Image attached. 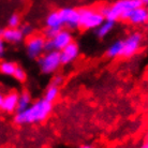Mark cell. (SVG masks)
<instances>
[{
    "label": "cell",
    "mask_w": 148,
    "mask_h": 148,
    "mask_svg": "<svg viewBox=\"0 0 148 148\" xmlns=\"http://www.w3.org/2000/svg\"><path fill=\"white\" fill-rule=\"evenodd\" d=\"M49 40L52 41L54 51L60 52L62 48H64L67 45L70 44L71 42H73V36L69 30L61 29L55 37L53 39H49Z\"/></svg>",
    "instance_id": "9c48e42d"
},
{
    "label": "cell",
    "mask_w": 148,
    "mask_h": 148,
    "mask_svg": "<svg viewBox=\"0 0 148 148\" xmlns=\"http://www.w3.org/2000/svg\"><path fill=\"white\" fill-rule=\"evenodd\" d=\"M59 14L63 26L71 29H76L79 27V10L74 8H62L61 10H59Z\"/></svg>",
    "instance_id": "52a82bcc"
},
{
    "label": "cell",
    "mask_w": 148,
    "mask_h": 148,
    "mask_svg": "<svg viewBox=\"0 0 148 148\" xmlns=\"http://www.w3.org/2000/svg\"><path fill=\"white\" fill-rule=\"evenodd\" d=\"M3 97L2 96V93H0V106H1V103H2V101H3Z\"/></svg>",
    "instance_id": "83f0119b"
},
{
    "label": "cell",
    "mask_w": 148,
    "mask_h": 148,
    "mask_svg": "<svg viewBox=\"0 0 148 148\" xmlns=\"http://www.w3.org/2000/svg\"><path fill=\"white\" fill-rule=\"evenodd\" d=\"M63 82V77L62 75H60V74H57L55 75L54 77H53V81L51 83V85H54V86H57V87H60V85L62 84Z\"/></svg>",
    "instance_id": "603a6c76"
},
{
    "label": "cell",
    "mask_w": 148,
    "mask_h": 148,
    "mask_svg": "<svg viewBox=\"0 0 148 148\" xmlns=\"http://www.w3.org/2000/svg\"><path fill=\"white\" fill-rule=\"evenodd\" d=\"M141 2L144 7H148V0H141Z\"/></svg>",
    "instance_id": "d4e9b609"
},
{
    "label": "cell",
    "mask_w": 148,
    "mask_h": 148,
    "mask_svg": "<svg viewBox=\"0 0 148 148\" xmlns=\"http://www.w3.org/2000/svg\"><path fill=\"white\" fill-rule=\"evenodd\" d=\"M45 25L47 28H60L62 29L63 24L60 17L59 11L51 12L45 18Z\"/></svg>",
    "instance_id": "4fadbf2b"
},
{
    "label": "cell",
    "mask_w": 148,
    "mask_h": 148,
    "mask_svg": "<svg viewBox=\"0 0 148 148\" xmlns=\"http://www.w3.org/2000/svg\"><path fill=\"white\" fill-rule=\"evenodd\" d=\"M115 23L114 21H108V19H105L100 26L96 29V34L98 36V38L100 39H103L108 36L112 30L115 28Z\"/></svg>",
    "instance_id": "9a60e30c"
},
{
    "label": "cell",
    "mask_w": 148,
    "mask_h": 148,
    "mask_svg": "<svg viewBox=\"0 0 148 148\" xmlns=\"http://www.w3.org/2000/svg\"><path fill=\"white\" fill-rule=\"evenodd\" d=\"M142 40H143V37L140 32H133L128 36V38L123 40V51H122L121 57H125V58L133 57L141 47Z\"/></svg>",
    "instance_id": "8992f818"
},
{
    "label": "cell",
    "mask_w": 148,
    "mask_h": 148,
    "mask_svg": "<svg viewBox=\"0 0 148 148\" xmlns=\"http://www.w3.org/2000/svg\"><path fill=\"white\" fill-rule=\"evenodd\" d=\"M140 148H148V143H147V142H145L144 144L142 145V146Z\"/></svg>",
    "instance_id": "4316f807"
},
{
    "label": "cell",
    "mask_w": 148,
    "mask_h": 148,
    "mask_svg": "<svg viewBox=\"0 0 148 148\" xmlns=\"http://www.w3.org/2000/svg\"><path fill=\"white\" fill-rule=\"evenodd\" d=\"M18 93L16 92H10L7 96L3 97V101L1 103L0 108L2 111L7 112V113H13L16 112L17 108V103H18Z\"/></svg>",
    "instance_id": "8fae6325"
},
{
    "label": "cell",
    "mask_w": 148,
    "mask_h": 148,
    "mask_svg": "<svg viewBox=\"0 0 148 148\" xmlns=\"http://www.w3.org/2000/svg\"><path fill=\"white\" fill-rule=\"evenodd\" d=\"M19 24H21V17L18 14H12L8 19L9 28H18Z\"/></svg>",
    "instance_id": "ffe728a7"
},
{
    "label": "cell",
    "mask_w": 148,
    "mask_h": 148,
    "mask_svg": "<svg viewBox=\"0 0 148 148\" xmlns=\"http://www.w3.org/2000/svg\"><path fill=\"white\" fill-rule=\"evenodd\" d=\"M78 148H92L90 145H82V146H79Z\"/></svg>",
    "instance_id": "484cf974"
},
{
    "label": "cell",
    "mask_w": 148,
    "mask_h": 148,
    "mask_svg": "<svg viewBox=\"0 0 148 148\" xmlns=\"http://www.w3.org/2000/svg\"><path fill=\"white\" fill-rule=\"evenodd\" d=\"M16 67L17 66L12 61H2L0 62V73L8 76H13Z\"/></svg>",
    "instance_id": "ac0fdd59"
},
{
    "label": "cell",
    "mask_w": 148,
    "mask_h": 148,
    "mask_svg": "<svg viewBox=\"0 0 148 148\" xmlns=\"http://www.w3.org/2000/svg\"><path fill=\"white\" fill-rule=\"evenodd\" d=\"M4 49H5V45H4V41L2 39H0V56L3 55Z\"/></svg>",
    "instance_id": "cb8c5ba5"
},
{
    "label": "cell",
    "mask_w": 148,
    "mask_h": 148,
    "mask_svg": "<svg viewBox=\"0 0 148 148\" xmlns=\"http://www.w3.org/2000/svg\"><path fill=\"white\" fill-rule=\"evenodd\" d=\"M145 142H147L148 143V131H147V133L145 134Z\"/></svg>",
    "instance_id": "f1b7e54d"
},
{
    "label": "cell",
    "mask_w": 148,
    "mask_h": 148,
    "mask_svg": "<svg viewBox=\"0 0 148 148\" xmlns=\"http://www.w3.org/2000/svg\"><path fill=\"white\" fill-rule=\"evenodd\" d=\"M60 28H46L45 30V39H53V38L55 37L56 34H58L60 31Z\"/></svg>",
    "instance_id": "44dd1931"
},
{
    "label": "cell",
    "mask_w": 148,
    "mask_h": 148,
    "mask_svg": "<svg viewBox=\"0 0 148 148\" xmlns=\"http://www.w3.org/2000/svg\"><path fill=\"white\" fill-rule=\"evenodd\" d=\"M141 0H117L114 3L108 7H103L100 9V12L103 14L105 19L108 21H119L128 11L142 7Z\"/></svg>",
    "instance_id": "7a4b0ae2"
},
{
    "label": "cell",
    "mask_w": 148,
    "mask_h": 148,
    "mask_svg": "<svg viewBox=\"0 0 148 148\" xmlns=\"http://www.w3.org/2000/svg\"><path fill=\"white\" fill-rule=\"evenodd\" d=\"M79 27H82L83 29H97L105 21V17L100 10L91 8L79 9Z\"/></svg>",
    "instance_id": "3957f363"
},
{
    "label": "cell",
    "mask_w": 148,
    "mask_h": 148,
    "mask_svg": "<svg viewBox=\"0 0 148 148\" xmlns=\"http://www.w3.org/2000/svg\"><path fill=\"white\" fill-rule=\"evenodd\" d=\"M31 104V99H30V95L27 91H24L18 96V103H17V108H16V113L25 111L28 108Z\"/></svg>",
    "instance_id": "2e32d148"
},
{
    "label": "cell",
    "mask_w": 148,
    "mask_h": 148,
    "mask_svg": "<svg viewBox=\"0 0 148 148\" xmlns=\"http://www.w3.org/2000/svg\"><path fill=\"white\" fill-rule=\"evenodd\" d=\"M19 29L22 31V34H24V37H30L32 34V32H34V28L30 25H24Z\"/></svg>",
    "instance_id": "7402d4cb"
},
{
    "label": "cell",
    "mask_w": 148,
    "mask_h": 148,
    "mask_svg": "<svg viewBox=\"0 0 148 148\" xmlns=\"http://www.w3.org/2000/svg\"><path fill=\"white\" fill-rule=\"evenodd\" d=\"M2 32H3V29H0V39H2Z\"/></svg>",
    "instance_id": "f546056e"
},
{
    "label": "cell",
    "mask_w": 148,
    "mask_h": 148,
    "mask_svg": "<svg viewBox=\"0 0 148 148\" xmlns=\"http://www.w3.org/2000/svg\"><path fill=\"white\" fill-rule=\"evenodd\" d=\"M146 8H147V10H148V7H146Z\"/></svg>",
    "instance_id": "4dcf8cb0"
},
{
    "label": "cell",
    "mask_w": 148,
    "mask_h": 148,
    "mask_svg": "<svg viewBox=\"0 0 148 148\" xmlns=\"http://www.w3.org/2000/svg\"><path fill=\"white\" fill-rule=\"evenodd\" d=\"M24 39V34H22V31L19 28H7L3 29L2 32V40L8 43H19L22 42Z\"/></svg>",
    "instance_id": "7c38bea8"
},
{
    "label": "cell",
    "mask_w": 148,
    "mask_h": 148,
    "mask_svg": "<svg viewBox=\"0 0 148 148\" xmlns=\"http://www.w3.org/2000/svg\"><path fill=\"white\" fill-rule=\"evenodd\" d=\"M13 77L16 79V81L18 82H25L27 78V74H26V71L24 70L22 67H19L17 66L16 69H15V72L13 74Z\"/></svg>",
    "instance_id": "d6986e66"
},
{
    "label": "cell",
    "mask_w": 148,
    "mask_h": 148,
    "mask_svg": "<svg viewBox=\"0 0 148 148\" xmlns=\"http://www.w3.org/2000/svg\"><path fill=\"white\" fill-rule=\"evenodd\" d=\"M53 110V103L43 99L36 101L30 104V106L25 111L16 113L14 121L17 125H28L36 122L44 121Z\"/></svg>",
    "instance_id": "6da1fadb"
},
{
    "label": "cell",
    "mask_w": 148,
    "mask_h": 148,
    "mask_svg": "<svg viewBox=\"0 0 148 148\" xmlns=\"http://www.w3.org/2000/svg\"><path fill=\"white\" fill-rule=\"evenodd\" d=\"M79 55V47L75 42H71L64 48L60 51V59L61 64H69L72 63Z\"/></svg>",
    "instance_id": "30bf717a"
},
{
    "label": "cell",
    "mask_w": 148,
    "mask_h": 148,
    "mask_svg": "<svg viewBox=\"0 0 148 148\" xmlns=\"http://www.w3.org/2000/svg\"><path fill=\"white\" fill-rule=\"evenodd\" d=\"M122 51H123V40H117L108 48L106 56L112 59L117 58V57H121Z\"/></svg>",
    "instance_id": "5bb4252c"
},
{
    "label": "cell",
    "mask_w": 148,
    "mask_h": 148,
    "mask_svg": "<svg viewBox=\"0 0 148 148\" xmlns=\"http://www.w3.org/2000/svg\"><path fill=\"white\" fill-rule=\"evenodd\" d=\"M38 66H39L42 73H55L56 71L60 68V66H61L60 52H58V51H52V52H46V54H42L38 58Z\"/></svg>",
    "instance_id": "277c9868"
},
{
    "label": "cell",
    "mask_w": 148,
    "mask_h": 148,
    "mask_svg": "<svg viewBox=\"0 0 148 148\" xmlns=\"http://www.w3.org/2000/svg\"><path fill=\"white\" fill-rule=\"evenodd\" d=\"M121 21H127L132 25H143L148 23V10L147 8L142 5L131 11H128L121 17Z\"/></svg>",
    "instance_id": "ba28073f"
},
{
    "label": "cell",
    "mask_w": 148,
    "mask_h": 148,
    "mask_svg": "<svg viewBox=\"0 0 148 148\" xmlns=\"http://www.w3.org/2000/svg\"><path fill=\"white\" fill-rule=\"evenodd\" d=\"M58 96H59V87L54 85H49L48 88L46 89V91H45L44 99L46 101H48V102H51V103H54L56 99L58 98Z\"/></svg>",
    "instance_id": "e0dca14e"
},
{
    "label": "cell",
    "mask_w": 148,
    "mask_h": 148,
    "mask_svg": "<svg viewBox=\"0 0 148 148\" xmlns=\"http://www.w3.org/2000/svg\"><path fill=\"white\" fill-rule=\"evenodd\" d=\"M45 41V37L38 34H31L30 37H28L26 41V51L29 58L37 59L42 55V53L44 52Z\"/></svg>",
    "instance_id": "5b68a950"
}]
</instances>
